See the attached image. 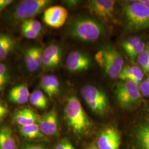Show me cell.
Masks as SVG:
<instances>
[{"mask_svg":"<svg viewBox=\"0 0 149 149\" xmlns=\"http://www.w3.org/2000/svg\"><path fill=\"white\" fill-rule=\"evenodd\" d=\"M55 149H77L74 148L68 139H63L57 144Z\"/></svg>","mask_w":149,"mask_h":149,"instance_id":"1f68e13d","label":"cell"},{"mask_svg":"<svg viewBox=\"0 0 149 149\" xmlns=\"http://www.w3.org/2000/svg\"><path fill=\"white\" fill-rule=\"evenodd\" d=\"M137 61L143 71L149 74V45H146L144 50L140 54Z\"/></svg>","mask_w":149,"mask_h":149,"instance_id":"7402d4cb","label":"cell"},{"mask_svg":"<svg viewBox=\"0 0 149 149\" xmlns=\"http://www.w3.org/2000/svg\"><path fill=\"white\" fill-rule=\"evenodd\" d=\"M62 57V50L56 44L49 45L43 50L42 65L48 69H53L59 66Z\"/></svg>","mask_w":149,"mask_h":149,"instance_id":"4fadbf2b","label":"cell"},{"mask_svg":"<svg viewBox=\"0 0 149 149\" xmlns=\"http://www.w3.org/2000/svg\"><path fill=\"white\" fill-rule=\"evenodd\" d=\"M52 3L50 0H24L17 3L10 13L12 22H23L40 13Z\"/></svg>","mask_w":149,"mask_h":149,"instance_id":"5b68a950","label":"cell"},{"mask_svg":"<svg viewBox=\"0 0 149 149\" xmlns=\"http://www.w3.org/2000/svg\"><path fill=\"white\" fill-rule=\"evenodd\" d=\"M122 12L129 31L137 32L149 28V10L138 1L123 5Z\"/></svg>","mask_w":149,"mask_h":149,"instance_id":"7a4b0ae2","label":"cell"},{"mask_svg":"<svg viewBox=\"0 0 149 149\" xmlns=\"http://www.w3.org/2000/svg\"><path fill=\"white\" fill-rule=\"evenodd\" d=\"M144 72L138 66H124L118 78L122 81H130L139 86L144 78Z\"/></svg>","mask_w":149,"mask_h":149,"instance_id":"9a60e30c","label":"cell"},{"mask_svg":"<svg viewBox=\"0 0 149 149\" xmlns=\"http://www.w3.org/2000/svg\"><path fill=\"white\" fill-rule=\"evenodd\" d=\"M91 65L90 58L86 54L79 51H73L66 59L68 69L73 72H81L89 69Z\"/></svg>","mask_w":149,"mask_h":149,"instance_id":"30bf717a","label":"cell"},{"mask_svg":"<svg viewBox=\"0 0 149 149\" xmlns=\"http://www.w3.org/2000/svg\"><path fill=\"white\" fill-rule=\"evenodd\" d=\"M138 1L145 6V7H146L149 10V0H139Z\"/></svg>","mask_w":149,"mask_h":149,"instance_id":"8d00e7d4","label":"cell"},{"mask_svg":"<svg viewBox=\"0 0 149 149\" xmlns=\"http://www.w3.org/2000/svg\"><path fill=\"white\" fill-rule=\"evenodd\" d=\"M22 25L28 27L32 31H34L40 34L42 30V24L37 20H34L33 19H29L26 21H24L22 23Z\"/></svg>","mask_w":149,"mask_h":149,"instance_id":"4316f807","label":"cell"},{"mask_svg":"<svg viewBox=\"0 0 149 149\" xmlns=\"http://www.w3.org/2000/svg\"><path fill=\"white\" fill-rule=\"evenodd\" d=\"M81 93L91 111L98 115L103 116L109 108V102L106 94L94 86H84Z\"/></svg>","mask_w":149,"mask_h":149,"instance_id":"52a82bcc","label":"cell"},{"mask_svg":"<svg viewBox=\"0 0 149 149\" xmlns=\"http://www.w3.org/2000/svg\"><path fill=\"white\" fill-rule=\"evenodd\" d=\"M120 145V134L113 127L102 130L98 139V149H119Z\"/></svg>","mask_w":149,"mask_h":149,"instance_id":"8fae6325","label":"cell"},{"mask_svg":"<svg viewBox=\"0 0 149 149\" xmlns=\"http://www.w3.org/2000/svg\"><path fill=\"white\" fill-rule=\"evenodd\" d=\"M21 31L22 35L28 39H36L39 36V34L36 32L32 31L28 27L24 26L23 25L21 26Z\"/></svg>","mask_w":149,"mask_h":149,"instance_id":"f546056e","label":"cell"},{"mask_svg":"<svg viewBox=\"0 0 149 149\" xmlns=\"http://www.w3.org/2000/svg\"><path fill=\"white\" fill-rule=\"evenodd\" d=\"M10 78V74L5 65L0 63V85L3 90L8 84Z\"/></svg>","mask_w":149,"mask_h":149,"instance_id":"484cf974","label":"cell"},{"mask_svg":"<svg viewBox=\"0 0 149 149\" xmlns=\"http://www.w3.org/2000/svg\"><path fill=\"white\" fill-rule=\"evenodd\" d=\"M24 61L27 69L30 72H35L38 69L39 67L35 61L32 52V48H29L26 50L24 54Z\"/></svg>","mask_w":149,"mask_h":149,"instance_id":"603a6c76","label":"cell"},{"mask_svg":"<svg viewBox=\"0 0 149 149\" xmlns=\"http://www.w3.org/2000/svg\"><path fill=\"white\" fill-rule=\"evenodd\" d=\"M13 2L12 0H0V12L3 11L7 6Z\"/></svg>","mask_w":149,"mask_h":149,"instance_id":"e575fe53","label":"cell"},{"mask_svg":"<svg viewBox=\"0 0 149 149\" xmlns=\"http://www.w3.org/2000/svg\"><path fill=\"white\" fill-rule=\"evenodd\" d=\"M8 113V109L6 107L0 103V119L3 117Z\"/></svg>","mask_w":149,"mask_h":149,"instance_id":"d590c367","label":"cell"},{"mask_svg":"<svg viewBox=\"0 0 149 149\" xmlns=\"http://www.w3.org/2000/svg\"><path fill=\"white\" fill-rule=\"evenodd\" d=\"M114 92L118 104L125 109L132 108L141 101L139 86L130 81H120L114 86Z\"/></svg>","mask_w":149,"mask_h":149,"instance_id":"8992f818","label":"cell"},{"mask_svg":"<svg viewBox=\"0 0 149 149\" xmlns=\"http://www.w3.org/2000/svg\"><path fill=\"white\" fill-rule=\"evenodd\" d=\"M32 50L35 61L37 65L38 66L39 68L41 65H42L43 50L42 48L37 47H32Z\"/></svg>","mask_w":149,"mask_h":149,"instance_id":"f1b7e54d","label":"cell"},{"mask_svg":"<svg viewBox=\"0 0 149 149\" xmlns=\"http://www.w3.org/2000/svg\"><path fill=\"white\" fill-rule=\"evenodd\" d=\"M135 141L137 149H149V112L139 124L135 131Z\"/></svg>","mask_w":149,"mask_h":149,"instance_id":"5bb4252c","label":"cell"},{"mask_svg":"<svg viewBox=\"0 0 149 149\" xmlns=\"http://www.w3.org/2000/svg\"><path fill=\"white\" fill-rule=\"evenodd\" d=\"M97 63L111 79L118 77L124 61L117 50L111 45L103 46L95 55Z\"/></svg>","mask_w":149,"mask_h":149,"instance_id":"277c9868","label":"cell"},{"mask_svg":"<svg viewBox=\"0 0 149 149\" xmlns=\"http://www.w3.org/2000/svg\"><path fill=\"white\" fill-rule=\"evenodd\" d=\"M29 92L27 86L21 84L16 86L10 90L8 98L10 101L18 104H24L29 99Z\"/></svg>","mask_w":149,"mask_h":149,"instance_id":"ac0fdd59","label":"cell"},{"mask_svg":"<svg viewBox=\"0 0 149 149\" xmlns=\"http://www.w3.org/2000/svg\"><path fill=\"white\" fill-rule=\"evenodd\" d=\"M13 38L7 34H0V48Z\"/></svg>","mask_w":149,"mask_h":149,"instance_id":"836d02e7","label":"cell"},{"mask_svg":"<svg viewBox=\"0 0 149 149\" xmlns=\"http://www.w3.org/2000/svg\"><path fill=\"white\" fill-rule=\"evenodd\" d=\"M19 132L22 135L29 139L41 138L44 136L37 124H34L28 125H20L19 127Z\"/></svg>","mask_w":149,"mask_h":149,"instance_id":"ffe728a7","label":"cell"},{"mask_svg":"<svg viewBox=\"0 0 149 149\" xmlns=\"http://www.w3.org/2000/svg\"><path fill=\"white\" fill-rule=\"evenodd\" d=\"M64 113L70 128L74 133H85L90 128V121L76 96H71L68 100Z\"/></svg>","mask_w":149,"mask_h":149,"instance_id":"3957f363","label":"cell"},{"mask_svg":"<svg viewBox=\"0 0 149 149\" xmlns=\"http://www.w3.org/2000/svg\"><path fill=\"white\" fill-rule=\"evenodd\" d=\"M39 127L43 134L52 136H59V120L57 113L54 109L43 116L40 120Z\"/></svg>","mask_w":149,"mask_h":149,"instance_id":"7c38bea8","label":"cell"},{"mask_svg":"<svg viewBox=\"0 0 149 149\" xmlns=\"http://www.w3.org/2000/svg\"><path fill=\"white\" fill-rule=\"evenodd\" d=\"M29 100L32 106L39 109H45L48 106V98L40 90L33 91Z\"/></svg>","mask_w":149,"mask_h":149,"instance_id":"44dd1931","label":"cell"},{"mask_svg":"<svg viewBox=\"0 0 149 149\" xmlns=\"http://www.w3.org/2000/svg\"><path fill=\"white\" fill-rule=\"evenodd\" d=\"M116 1L113 0H91L87 7L92 13L102 20L107 21L114 15Z\"/></svg>","mask_w":149,"mask_h":149,"instance_id":"9c48e42d","label":"cell"},{"mask_svg":"<svg viewBox=\"0 0 149 149\" xmlns=\"http://www.w3.org/2000/svg\"><path fill=\"white\" fill-rule=\"evenodd\" d=\"M141 42V38L138 36H133L124 40L121 44L122 47L126 53L137 46Z\"/></svg>","mask_w":149,"mask_h":149,"instance_id":"cb8c5ba5","label":"cell"},{"mask_svg":"<svg viewBox=\"0 0 149 149\" xmlns=\"http://www.w3.org/2000/svg\"><path fill=\"white\" fill-rule=\"evenodd\" d=\"M40 87L50 98L58 95L60 82L58 77L54 74H45L40 80Z\"/></svg>","mask_w":149,"mask_h":149,"instance_id":"e0dca14e","label":"cell"},{"mask_svg":"<svg viewBox=\"0 0 149 149\" xmlns=\"http://www.w3.org/2000/svg\"><path fill=\"white\" fill-rule=\"evenodd\" d=\"M13 119L19 126L28 125L36 124L38 121V116L32 109L24 108L16 112Z\"/></svg>","mask_w":149,"mask_h":149,"instance_id":"d6986e66","label":"cell"},{"mask_svg":"<svg viewBox=\"0 0 149 149\" xmlns=\"http://www.w3.org/2000/svg\"><path fill=\"white\" fill-rule=\"evenodd\" d=\"M15 41L13 38L3 44L0 48V60L5 59L10 54L15 46Z\"/></svg>","mask_w":149,"mask_h":149,"instance_id":"d4e9b609","label":"cell"},{"mask_svg":"<svg viewBox=\"0 0 149 149\" xmlns=\"http://www.w3.org/2000/svg\"><path fill=\"white\" fill-rule=\"evenodd\" d=\"M88 149H98L97 148H96V146H91V147H90V148Z\"/></svg>","mask_w":149,"mask_h":149,"instance_id":"74e56055","label":"cell"},{"mask_svg":"<svg viewBox=\"0 0 149 149\" xmlns=\"http://www.w3.org/2000/svg\"><path fill=\"white\" fill-rule=\"evenodd\" d=\"M2 90H3V89H2V88L1 87V86L0 85V91H2Z\"/></svg>","mask_w":149,"mask_h":149,"instance_id":"f35d334b","label":"cell"},{"mask_svg":"<svg viewBox=\"0 0 149 149\" xmlns=\"http://www.w3.org/2000/svg\"><path fill=\"white\" fill-rule=\"evenodd\" d=\"M0 149H17L15 134L9 125L0 127Z\"/></svg>","mask_w":149,"mask_h":149,"instance_id":"2e32d148","label":"cell"},{"mask_svg":"<svg viewBox=\"0 0 149 149\" xmlns=\"http://www.w3.org/2000/svg\"><path fill=\"white\" fill-rule=\"evenodd\" d=\"M21 149H47L43 145L40 144H26L24 145Z\"/></svg>","mask_w":149,"mask_h":149,"instance_id":"d6a6232c","label":"cell"},{"mask_svg":"<svg viewBox=\"0 0 149 149\" xmlns=\"http://www.w3.org/2000/svg\"><path fill=\"white\" fill-rule=\"evenodd\" d=\"M68 17V11L62 6H54L47 8L43 15V20L49 27L59 28L62 27Z\"/></svg>","mask_w":149,"mask_h":149,"instance_id":"ba28073f","label":"cell"},{"mask_svg":"<svg viewBox=\"0 0 149 149\" xmlns=\"http://www.w3.org/2000/svg\"><path fill=\"white\" fill-rule=\"evenodd\" d=\"M70 36L82 42H92L102 37L105 28L101 23L88 17H80L74 19L69 29Z\"/></svg>","mask_w":149,"mask_h":149,"instance_id":"6da1fadb","label":"cell"},{"mask_svg":"<svg viewBox=\"0 0 149 149\" xmlns=\"http://www.w3.org/2000/svg\"><path fill=\"white\" fill-rule=\"evenodd\" d=\"M145 47L146 45L145 43L143 42H141L137 46H136L135 48H134L130 51H129L127 54L132 60H135V59H137L140 54L144 50Z\"/></svg>","mask_w":149,"mask_h":149,"instance_id":"83f0119b","label":"cell"},{"mask_svg":"<svg viewBox=\"0 0 149 149\" xmlns=\"http://www.w3.org/2000/svg\"><path fill=\"white\" fill-rule=\"evenodd\" d=\"M141 95L144 97H149V76L139 86Z\"/></svg>","mask_w":149,"mask_h":149,"instance_id":"4dcf8cb0","label":"cell"}]
</instances>
